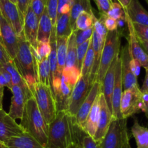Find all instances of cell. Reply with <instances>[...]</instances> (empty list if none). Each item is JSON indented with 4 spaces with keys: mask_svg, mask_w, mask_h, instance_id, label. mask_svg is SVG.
<instances>
[{
    "mask_svg": "<svg viewBox=\"0 0 148 148\" xmlns=\"http://www.w3.org/2000/svg\"><path fill=\"white\" fill-rule=\"evenodd\" d=\"M86 133L77 124L75 117L66 111H59L49 124V134L44 148H69L73 144L82 145Z\"/></svg>",
    "mask_w": 148,
    "mask_h": 148,
    "instance_id": "6da1fadb",
    "label": "cell"
},
{
    "mask_svg": "<svg viewBox=\"0 0 148 148\" xmlns=\"http://www.w3.org/2000/svg\"><path fill=\"white\" fill-rule=\"evenodd\" d=\"M20 126L43 147L46 145L49 134V124L39 111L34 97L27 100Z\"/></svg>",
    "mask_w": 148,
    "mask_h": 148,
    "instance_id": "7a4b0ae2",
    "label": "cell"
},
{
    "mask_svg": "<svg viewBox=\"0 0 148 148\" xmlns=\"http://www.w3.org/2000/svg\"><path fill=\"white\" fill-rule=\"evenodd\" d=\"M18 36V50L13 62L33 94L35 86L38 82V62L32 53L30 43L26 40L23 32Z\"/></svg>",
    "mask_w": 148,
    "mask_h": 148,
    "instance_id": "3957f363",
    "label": "cell"
},
{
    "mask_svg": "<svg viewBox=\"0 0 148 148\" xmlns=\"http://www.w3.org/2000/svg\"><path fill=\"white\" fill-rule=\"evenodd\" d=\"M121 48V35L117 30L108 31L101 53V62L95 80L102 85L106 73L113 61L119 56Z\"/></svg>",
    "mask_w": 148,
    "mask_h": 148,
    "instance_id": "277c9868",
    "label": "cell"
},
{
    "mask_svg": "<svg viewBox=\"0 0 148 148\" xmlns=\"http://www.w3.org/2000/svg\"><path fill=\"white\" fill-rule=\"evenodd\" d=\"M33 95L46 122L48 124H51L57 114L54 97L51 88L38 82L35 86Z\"/></svg>",
    "mask_w": 148,
    "mask_h": 148,
    "instance_id": "5b68a950",
    "label": "cell"
},
{
    "mask_svg": "<svg viewBox=\"0 0 148 148\" xmlns=\"http://www.w3.org/2000/svg\"><path fill=\"white\" fill-rule=\"evenodd\" d=\"M143 94L139 86L123 90L120 104L121 116L124 119L139 114L143 109Z\"/></svg>",
    "mask_w": 148,
    "mask_h": 148,
    "instance_id": "8992f818",
    "label": "cell"
},
{
    "mask_svg": "<svg viewBox=\"0 0 148 148\" xmlns=\"http://www.w3.org/2000/svg\"><path fill=\"white\" fill-rule=\"evenodd\" d=\"M127 119H113L105 137L99 143L100 148H122L124 136L128 132Z\"/></svg>",
    "mask_w": 148,
    "mask_h": 148,
    "instance_id": "52a82bcc",
    "label": "cell"
},
{
    "mask_svg": "<svg viewBox=\"0 0 148 148\" xmlns=\"http://www.w3.org/2000/svg\"><path fill=\"white\" fill-rule=\"evenodd\" d=\"M92 85L90 83V75L81 76L74 87L68 102L66 112L72 116L75 117L81 105L88 96Z\"/></svg>",
    "mask_w": 148,
    "mask_h": 148,
    "instance_id": "ba28073f",
    "label": "cell"
},
{
    "mask_svg": "<svg viewBox=\"0 0 148 148\" xmlns=\"http://www.w3.org/2000/svg\"><path fill=\"white\" fill-rule=\"evenodd\" d=\"M0 40L13 61L18 50L19 36L11 25L0 14Z\"/></svg>",
    "mask_w": 148,
    "mask_h": 148,
    "instance_id": "9c48e42d",
    "label": "cell"
},
{
    "mask_svg": "<svg viewBox=\"0 0 148 148\" xmlns=\"http://www.w3.org/2000/svg\"><path fill=\"white\" fill-rule=\"evenodd\" d=\"M0 14L13 27L17 36L23 32V20L17 4L10 0H0Z\"/></svg>",
    "mask_w": 148,
    "mask_h": 148,
    "instance_id": "30bf717a",
    "label": "cell"
},
{
    "mask_svg": "<svg viewBox=\"0 0 148 148\" xmlns=\"http://www.w3.org/2000/svg\"><path fill=\"white\" fill-rule=\"evenodd\" d=\"M126 18H127V28H128L127 39H128V45L132 57L137 60L140 64L141 66L145 69L148 66V56L145 52L144 49H143L140 41L137 39L134 33L132 23L127 17V14H126Z\"/></svg>",
    "mask_w": 148,
    "mask_h": 148,
    "instance_id": "8fae6325",
    "label": "cell"
},
{
    "mask_svg": "<svg viewBox=\"0 0 148 148\" xmlns=\"http://www.w3.org/2000/svg\"><path fill=\"white\" fill-rule=\"evenodd\" d=\"M25 130L23 127L6 111L0 109V141L5 144L11 137L20 135Z\"/></svg>",
    "mask_w": 148,
    "mask_h": 148,
    "instance_id": "7c38bea8",
    "label": "cell"
},
{
    "mask_svg": "<svg viewBox=\"0 0 148 148\" xmlns=\"http://www.w3.org/2000/svg\"><path fill=\"white\" fill-rule=\"evenodd\" d=\"M123 93V79H122V69L120 56L119 55L116 62L115 71V83H114V90L112 94V116L116 119H122L121 111H120V104Z\"/></svg>",
    "mask_w": 148,
    "mask_h": 148,
    "instance_id": "4fadbf2b",
    "label": "cell"
},
{
    "mask_svg": "<svg viewBox=\"0 0 148 148\" xmlns=\"http://www.w3.org/2000/svg\"><path fill=\"white\" fill-rule=\"evenodd\" d=\"M119 56L121 59V69H122L123 88H124V90H128L139 86L137 77L134 75L130 66L132 55L130 53L128 44L125 45L121 49V50L120 51Z\"/></svg>",
    "mask_w": 148,
    "mask_h": 148,
    "instance_id": "5bb4252c",
    "label": "cell"
},
{
    "mask_svg": "<svg viewBox=\"0 0 148 148\" xmlns=\"http://www.w3.org/2000/svg\"><path fill=\"white\" fill-rule=\"evenodd\" d=\"M98 100L100 105V116L98 128L93 137V140L97 143H100L105 137L113 119L112 113L108 108L105 98L101 92H100Z\"/></svg>",
    "mask_w": 148,
    "mask_h": 148,
    "instance_id": "9a60e30c",
    "label": "cell"
},
{
    "mask_svg": "<svg viewBox=\"0 0 148 148\" xmlns=\"http://www.w3.org/2000/svg\"><path fill=\"white\" fill-rule=\"evenodd\" d=\"M101 89V84L99 83L97 81H95L92 84L91 89L88 93V96L85 98L84 102L81 105L79 111L77 113V115L75 116L77 124H78L81 129H83L84 124H85L86 119L88 117L89 112L90 111L91 108L93 106L95 100L99 95Z\"/></svg>",
    "mask_w": 148,
    "mask_h": 148,
    "instance_id": "2e32d148",
    "label": "cell"
},
{
    "mask_svg": "<svg viewBox=\"0 0 148 148\" xmlns=\"http://www.w3.org/2000/svg\"><path fill=\"white\" fill-rule=\"evenodd\" d=\"M39 19L34 12L29 7L23 20V33L26 40L34 49L38 46V30Z\"/></svg>",
    "mask_w": 148,
    "mask_h": 148,
    "instance_id": "e0dca14e",
    "label": "cell"
},
{
    "mask_svg": "<svg viewBox=\"0 0 148 148\" xmlns=\"http://www.w3.org/2000/svg\"><path fill=\"white\" fill-rule=\"evenodd\" d=\"M10 90L12 96L8 114L10 117L15 121L17 119L21 120L24 112L25 106L28 98L24 90L17 85H12Z\"/></svg>",
    "mask_w": 148,
    "mask_h": 148,
    "instance_id": "ac0fdd59",
    "label": "cell"
},
{
    "mask_svg": "<svg viewBox=\"0 0 148 148\" xmlns=\"http://www.w3.org/2000/svg\"><path fill=\"white\" fill-rule=\"evenodd\" d=\"M118 57L119 56L113 61L111 66H109L108 69L107 70L105 77L103 78V80L101 89V92L103 95L107 106H108V108L111 111V113H112L111 100H112L113 90H114V83H115V71Z\"/></svg>",
    "mask_w": 148,
    "mask_h": 148,
    "instance_id": "d6986e66",
    "label": "cell"
},
{
    "mask_svg": "<svg viewBox=\"0 0 148 148\" xmlns=\"http://www.w3.org/2000/svg\"><path fill=\"white\" fill-rule=\"evenodd\" d=\"M124 10L132 23L148 25V12L143 7L139 0H132Z\"/></svg>",
    "mask_w": 148,
    "mask_h": 148,
    "instance_id": "ffe728a7",
    "label": "cell"
},
{
    "mask_svg": "<svg viewBox=\"0 0 148 148\" xmlns=\"http://www.w3.org/2000/svg\"><path fill=\"white\" fill-rule=\"evenodd\" d=\"M7 148H44L27 132L11 137L5 143Z\"/></svg>",
    "mask_w": 148,
    "mask_h": 148,
    "instance_id": "44dd1931",
    "label": "cell"
},
{
    "mask_svg": "<svg viewBox=\"0 0 148 148\" xmlns=\"http://www.w3.org/2000/svg\"><path fill=\"white\" fill-rule=\"evenodd\" d=\"M72 88L69 87L64 81L63 76L62 75V81L61 85L55 92L54 99L56 103V106L57 112L62 111H66L68 106V102L72 92Z\"/></svg>",
    "mask_w": 148,
    "mask_h": 148,
    "instance_id": "7402d4cb",
    "label": "cell"
},
{
    "mask_svg": "<svg viewBox=\"0 0 148 148\" xmlns=\"http://www.w3.org/2000/svg\"><path fill=\"white\" fill-rule=\"evenodd\" d=\"M99 96V95H98ZM100 116V105L98 97L95 100L93 106L91 108L90 111L89 112L88 117L86 119L85 124L83 127V131L86 134L93 138L98 128V121Z\"/></svg>",
    "mask_w": 148,
    "mask_h": 148,
    "instance_id": "603a6c76",
    "label": "cell"
},
{
    "mask_svg": "<svg viewBox=\"0 0 148 148\" xmlns=\"http://www.w3.org/2000/svg\"><path fill=\"white\" fill-rule=\"evenodd\" d=\"M53 25L51 20L49 17V14L47 12L46 7L44 10L39 19L38 30L37 40L38 42H43V43H49L50 40L51 33L53 30Z\"/></svg>",
    "mask_w": 148,
    "mask_h": 148,
    "instance_id": "cb8c5ba5",
    "label": "cell"
},
{
    "mask_svg": "<svg viewBox=\"0 0 148 148\" xmlns=\"http://www.w3.org/2000/svg\"><path fill=\"white\" fill-rule=\"evenodd\" d=\"M1 66L10 73L12 78V85H17L20 88H21L24 90V92H25L26 95H27L28 99L33 96L30 88L27 86V83L23 79V78L22 77L20 74L19 73L18 70H17V67L14 65L13 61H11V62H8L7 64H1Z\"/></svg>",
    "mask_w": 148,
    "mask_h": 148,
    "instance_id": "d4e9b609",
    "label": "cell"
},
{
    "mask_svg": "<svg viewBox=\"0 0 148 148\" xmlns=\"http://www.w3.org/2000/svg\"><path fill=\"white\" fill-rule=\"evenodd\" d=\"M131 133L136 142L137 148H148V128L142 126L135 117Z\"/></svg>",
    "mask_w": 148,
    "mask_h": 148,
    "instance_id": "484cf974",
    "label": "cell"
},
{
    "mask_svg": "<svg viewBox=\"0 0 148 148\" xmlns=\"http://www.w3.org/2000/svg\"><path fill=\"white\" fill-rule=\"evenodd\" d=\"M68 38L56 37V58H57V72L62 75V72L66 65V49Z\"/></svg>",
    "mask_w": 148,
    "mask_h": 148,
    "instance_id": "4316f807",
    "label": "cell"
},
{
    "mask_svg": "<svg viewBox=\"0 0 148 148\" xmlns=\"http://www.w3.org/2000/svg\"><path fill=\"white\" fill-rule=\"evenodd\" d=\"M55 27H56V37L69 38L72 33L70 25L69 13L62 14L57 17Z\"/></svg>",
    "mask_w": 148,
    "mask_h": 148,
    "instance_id": "83f0119b",
    "label": "cell"
},
{
    "mask_svg": "<svg viewBox=\"0 0 148 148\" xmlns=\"http://www.w3.org/2000/svg\"><path fill=\"white\" fill-rule=\"evenodd\" d=\"M77 47L76 33L75 31H72V34L68 38L65 67L77 66Z\"/></svg>",
    "mask_w": 148,
    "mask_h": 148,
    "instance_id": "f1b7e54d",
    "label": "cell"
},
{
    "mask_svg": "<svg viewBox=\"0 0 148 148\" xmlns=\"http://www.w3.org/2000/svg\"><path fill=\"white\" fill-rule=\"evenodd\" d=\"M95 19L96 17L93 13L91 14L88 12H82L76 20L75 23L76 30H83L93 27Z\"/></svg>",
    "mask_w": 148,
    "mask_h": 148,
    "instance_id": "f546056e",
    "label": "cell"
},
{
    "mask_svg": "<svg viewBox=\"0 0 148 148\" xmlns=\"http://www.w3.org/2000/svg\"><path fill=\"white\" fill-rule=\"evenodd\" d=\"M64 81L69 87L73 89L81 77V70L77 66L65 67L62 72Z\"/></svg>",
    "mask_w": 148,
    "mask_h": 148,
    "instance_id": "4dcf8cb0",
    "label": "cell"
},
{
    "mask_svg": "<svg viewBox=\"0 0 148 148\" xmlns=\"http://www.w3.org/2000/svg\"><path fill=\"white\" fill-rule=\"evenodd\" d=\"M49 75H50V67H49V58L42 59L41 61L38 63V78L39 83L50 87Z\"/></svg>",
    "mask_w": 148,
    "mask_h": 148,
    "instance_id": "1f68e13d",
    "label": "cell"
},
{
    "mask_svg": "<svg viewBox=\"0 0 148 148\" xmlns=\"http://www.w3.org/2000/svg\"><path fill=\"white\" fill-rule=\"evenodd\" d=\"M94 62V52L92 45H90L81 67V76L90 75Z\"/></svg>",
    "mask_w": 148,
    "mask_h": 148,
    "instance_id": "d6a6232c",
    "label": "cell"
},
{
    "mask_svg": "<svg viewBox=\"0 0 148 148\" xmlns=\"http://www.w3.org/2000/svg\"><path fill=\"white\" fill-rule=\"evenodd\" d=\"M45 7L51 20L52 25L53 27H55L57 19L58 0H45Z\"/></svg>",
    "mask_w": 148,
    "mask_h": 148,
    "instance_id": "836d02e7",
    "label": "cell"
},
{
    "mask_svg": "<svg viewBox=\"0 0 148 148\" xmlns=\"http://www.w3.org/2000/svg\"><path fill=\"white\" fill-rule=\"evenodd\" d=\"M91 43V39L86 40L84 43L78 45L77 47V66L81 70L82 62H83L85 56L86 55L88 49Z\"/></svg>",
    "mask_w": 148,
    "mask_h": 148,
    "instance_id": "e575fe53",
    "label": "cell"
},
{
    "mask_svg": "<svg viewBox=\"0 0 148 148\" xmlns=\"http://www.w3.org/2000/svg\"><path fill=\"white\" fill-rule=\"evenodd\" d=\"M106 15L108 17L118 20L121 17L125 16V10L119 2H113Z\"/></svg>",
    "mask_w": 148,
    "mask_h": 148,
    "instance_id": "d590c367",
    "label": "cell"
},
{
    "mask_svg": "<svg viewBox=\"0 0 148 148\" xmlns=\"http://www.w3.org/2000/svg\"><path fill=\"white\" fill-rule=\"evenodd\" d=\"M134 33L140 42L148 40V25L132 23Z\"/></svg>",
    "mask_w": 148,
    "mask_h": 148,
    "instance_id": "8d00e7d4",
    "label": "cell"
},
{
    "mask_svg": "<svg viewBox=\"0 0 148 148\" xmlns=\"http://www.w3.org/2000/svg\"><path fill=\"white\" fill-rule=\"evenodd\" d=\"M94 31V27H90L83 30H76V42L77 45H80L86 40L91 39L92 36V33Z\"/></svg>",
    "mask_w": 148,
    "mask_h": 148,
    "instance_id": "74e56055",
    "label": "cell"
},
{
    "mask_svg": "<svg viewBox=\"0 0 148 148\" xmlns=\"http://www.w3.org/2000/svg\"><path fill=\"white\" fill-rule=\"evenodd\" d=\"M74 0H58L57 17L70 12Z\"/></svg>",
    "mask_w": 148,
    "mask_h": 148,
    "instance_id": "f35d334b",
    "label": "cell"
},
{
    "mask_svg": "<svg viewBox=\"0 0 148 148\" xmlns=\"http://www.w3.org/2000/svg\"><path fill=\"white\" fill-rule=\"evenodd\" d=\"M30 7L38 18L40 19L45 8V0H30Z\"/></svg>",
    "mask_w": 148,
    "mask_h": 148,
    "instance_id": "ab89813d",
    "label": "cell"
},
{
    "mask_svg": "<svg viewBox=\"0 0 148 148\" xmlns=\"http://www.w3.org/2000/svg\"><path fill=\"white\" fill-rule=\"evenodd\" d=\"M93 1L98 7L100 14H105V15H106L107 13L108 12L113 3L112 0H93Z\"/></svg>",
    "mask_w": 148,
    "mask_h": 148,
    "instance_id": "60d3db41",
    "label": "cell"
},
{
    "mask_svg": "<svg viewBox=\"0 0 148 148\" xmlns=\"http://www.w3.org/2000/svg\"><path fill=\"white\" fill-rule=\"evenodd\" d=\"M36 51H37L40 59L49 58V54H50L51 52L50 43H43V42H38V43Z\"/></svg>",
    "mask_w": 148,
    "mask_h": 148,
    "instance_id": "b9f144b4",
    "label": "cell"
},
{
    "mask_svg": "<svg viewBox=\"0 0 148 148\" xmlns=\"http://www.w3.org/2000/svg\"><path fill=\"white\" fill-rule=\"evenodd\" d=\"M100 18L102 20L106 28L108 31H114V30H117V20L115 19H113L111 17H108L105 14H101Z\"/></svg>",
    "mask_w": 148,
    "mask_h": 148,
    "instance_id": "7bdbcfd3",
    "label": "cell"
},
{
    "mask_svg": "<svg viewBox=\"0 0 148 148\" xmlns=\"http://www.w3.org/2000/svg\"><path fill=\"white\" fill-rule=\"evenodd\" d=\"M94 30L97 32L99 35H101L103 37L106 38V35L108 33V30L106 28L105 25H104L103 23L102 20L101 18L95 19V22H94L93 25Z\"/></svg>",
    "mask_w": 148,
    "mask_h": 148,
    "instance_id": "ee69618b",
    "label": "cell"
},
{
    "mask_svg": "<svg viewBox=\"0 0 148 148\" xmlns=\"http://www.w3.org/2000/svg\"><path fill=\"white\" fill-rule=\"evenodd\" d=\"M82 148H100L99 143H97L88 134L85 135L82 143Z\"/></svg>",
    "mask_w": 148,
    "mask_h": 148,
    "instance_id": "f6af8a7d",
    "label": "cell"
},
{
    "mask_svg": "<svg viewBox=\"0 0 148 148\" xmlns=\"http://www.w3.org/2000/svg\"><path fill=\"white\" fill-rule=\"evenodd\" d=\"M30 0H17V6L23 19L27 12V9L30 7Z\"/></svg>",
    "mask_w": 148,
    "mask_h": 148,
    "instance_id": "bcb514c9",
    "label": "cell"
},
{
    "mask_svg": "<svg viewBox=\"0 0 148 148\" xmlns=\"http://www.w3.org/2000/svg\"><path fill=\"white\" fill-rule=\"evenodd\" d=\"M12 59L10 58V56H9L8 53L6 51L5 48L3 46L2 43L0 40V65L1 64H7L8 62H11Z\"/></svg>",
    "mask_w": 148,
    "mask_h": 148,
    "instance_id": "7dc6e473",
    "label": "cell"
},
{
    "mask_svg": "<svg viewBox=\"0 0 148 148\" xmlns=\"http://www.w3.org/2000/svg\"><path fill=\"white\" fill-rule=\"evenodd\" d=\"M130 66H131V69H132V72L137 77L138 75H140V68L142 67L140 64L139 63L137 60H135V59H134L132 57L131 62H130Z\"/></svg>",
    "mask_w": 148,
    "mask_h": 148,
    "instance_id": "c3c4849f",
    "label": "cell"
},
{
    "mask_svg": "<svg viewBox=\"0 0 148 148\" xmlns=\"http://www.w3.org/2000/svg\"><path fill=\"white\" fill-rule=\"evenodd\" d=\"M145 69V77L143 86L140 88V91L143 94L148 95V66Z\"/></svg>",
    "mask_w": 148,
    "mask_h": 148,
    "instance_id": "681fc988",
    "label": "cell"
},
{
    "mask_svg": "<svg viewBox=\"0 0 148 148\" xmlns=\"http://www.w3.org/2000/svg\"><path fill=\"white\" fill-rule=\"evenodd\" d=\"M143 104H144V106H143V112L145 113L146 117H147L148 119V95H145V94H143Z\"/></svg>",
    "mask_w": 148,
    "mask_h": 148,
    "instance_id": "f907efd6",
    "label": "cell"
},
{
    "mask_svg": "<svg viewBox=\"0 0 148 148\" xmlns=\"http://www.w3.org/2000/svg\"><path fill=\"white\" fill-rule=\"evenodd\" d=\"M122 148H132L131 145H130V136H129L128 132L125 134L124 140V144H123Z\"/></svg>",
    "mask_w": 148,
    "mask_h": 148,
    "instance_id": "816d5d0a",
    "label": "cell"
},
{
    "mask_svg": "<svg viewBox=\"0 0 148 148\" xmlns=\"http://www.w3.org/2000/svg\"><path fill=\"white\" fill-rule=\"evenodd\" d=\"M0 87H1V88H4V87L8 88L9 87L7 80H6L4 77L3 76L1 73H0Z\"/></svg>",
    "mask_w": 148,
    "mask_h": 148,
    "instance_id": "f5cc1de1",
    "label": "cell"
},
{
    "mask_svg": "<svg viewBox=\"0 0 148 148\" xmlns=\"http://www.w3.org/2000/svg\"><path fill=\"white\" fill-rule=\"evenodd\" d=\"M117 1H118V2L119 3L121 6H122L123 8L125 10V9L128 7L129 4H130L132 0H117Z\"/></svg>",
    "mask_w": 148,
    "mask_h": 148,
    "instance_id": "db71d44e",
    "label": "cell"
},
{
    "mask_svg": "<svg viewBox=\"0 0 148 148\" xmlns=\"http://www.w3.org/2000/svg\"><path fill=\"white\" fill-rule=\"evenodd\" d=\"M140 44H141L143 49H144L145 52L147 53V55L148 56V40H147V41L140 42Z\"/></svg>",
    "mask_w": 148,
    "mask_h": 148,
    "instance_id": "11a10c76",
    "label": "cell"
},
{
    "mask_svg": "<svg viewBox=\"0 0 148 148\" xmlns=\"http://www.w3.org/2000/svg\"><path fill=\"white\" fill-rule=\"evenodd\" d=\"M3 95H4V88H1L0 87V109H3Z\"/></svg>",
    "mask_w": 148,
    "mask_h": 148,
    "instance_id": "9f6ffc18",
    "label": "cell"
},
{
    "mask_svg": "<svg viewBox=\"0 0 148 148\" xmlns=\"http://www.w3.org/2000/svg\"><path fill=\"white\" fill-rule=\"evenodd\" d=\"M69 148H82V145L73 144L72 145H71Z\"/></svg>",
    "mask_w": 148,
    "mask_h": 148,
    "instance_id": "6f0895ef",
    "label": "cell"
},
{
    "mask_svg": "<svg viewBox=\"0 0 148 148\" xmlns=\"http://www.w3.org/2000/svg\"><path fill=\"white\" fill-rule=\"evenodd\" d=\"M0 148H7V146H6V145L4 144L3 142L0 141Z\"/></svg>",
    "mask_w": 148,
    "mask_h": 148,
    "instance_id": "680465c9",
    "label": "cell"
},
{
    "mask_svg": "<svg viewBox=\"0 0 148 148\" xmlns=\"http://www.w3.org/2000/svg\"><path fill=\"white\" fill-rule=\"evenodd\" d=\"M10 1H11L12 2H13L14 4H17V0H10Z\"/></svg>",
    "mask_w": 148,
    "mask_h": 148,
    "instance_id": "91938a15",
    "label": "cell"
},
{
    "mask_svg": "<svg viewBox=\"0 0 148 148\" xmlns=\"http://www.w3.org/2000/svg\"><path fill=\"white\" fill-rule=\"evenodd\" d=\"M146 1H147V4H148V0H145Z\"/></svg>",
    "mask_w": 148,
    "mask_h": 148,
    "instance_id": "94428289",
    "label": "cell"
},
{
    "mask_svg": "<svg viewBox=\"0 0 148 148\" xmlns=\"http://www.w3.org/2000/svg\"><path fill=\"white\" fill-rule=\"evenodd\" d=\"M0 36H1V34H0Z\"/></svg>",
    "mask_w": 148,
    "mask_h": 148,
    "instance_id": "6125c7cd",
    "label": "cell"
}]
</instances>
